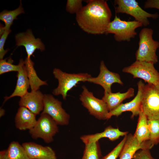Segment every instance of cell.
<instances>
[{"label": "cell", "instance_id": "1", "mask_svg": "<svg viewBox=\"0 0 159 159\" xmlns=\"http://www.w3.org/2000/svg\"><path fill=\"white\" fill-rule=\"evenodd\" d=\"M111 16L106 1L90 0L76 14V19L79 27L86 32L102 34H105Z\"/></svg>", "mask_w": 159, "mask_h": 159}, {"label": "cell", "instance_id": "2", "mask_svg": "<svg viewBox=\"0 0 159 159\" xmlns=\"http://www.w3.org/2000/svg\"><path fill=\"white\" fill-rule=\"evenodd\" d=\"M153 33L152 29L148 28H144L140 31L138 48L135 54L136 60L154 64L158 62L156 51L159 47V42L153 39Z\"/></svg>", "mask_w": 159, "mask_h": 159}, {"label": "cell", "instance_id": "3", "mask_svg": "<svg viewBox=\"0 0 159 159\" xmlns=\"http://www.w3.org/2000/svg\"><path fill=\"white\" fill-rule=\"evenodd\" d=\"M53 73L55 78L58 80V84L52 93L56 96L61 95L64 100H66L68 92L80 82H87L92 77L87 73H68L57 68L53 70Z\"/></svg>", "mask_w": 159, "mask_h": 159}, {"label": "cell", "instance_id": "4", "mask_svg": "<svg viewBox=\"0 0 159 159\" xmlns=\"http://www.w3.org/2000/svg\"><path fill=\"white\" fill-rule=\"evenodd\" d=\"M143 26L141 23L135 20H122L116 15L109 24L105 34H114L115 39L118 42H130L137 35L136 29Z\"/></svg>", "mask_w": 159, "mask_h": 159}, {"label": "cell", "instance_id": "5", "mask_svg": "<svg viewBox=\"0 0 159 159\" xmlns=\"http://www.w3.org/2000/svg\"><path fill=\"white\" fill-rule=\"evenodd\" d=\"M141 107L148 120L159 119V84H145Z\"/></svg>", "mask_w": 159, "mask_h": 159}, {"label": "cell", "instance_id": "6", "mask_svg": "<svg viewBox=\"0 0 159 159\" xmlns=\"http://www.w3.org/2000/svg\"><path fill=\"white\" fill-rule=\"evenodd\" d=\"M114 4L116 13H124L133 17L135 20L146 26L149 25V18L156 19L159 15L157 13L151 14L143 9L135 0H115Z\"/></svg>", "mask_w": 159, "mask_h": 159}, {"label": "cell", "instance_id": "7", "mask_svg": "<svg viewBox=\"0 0 159 159\" xmlns=\"http://www.w3.org/2000/svg\"><path fill=\"white\" fill-rule=\"evenodd\" d=\"M57 125L49 115L41 113L35 125L29 132L33 139L40 138L49 143L53 141L54 136L59 132Z\"/></svg>", "mask_w": 159, "mask_h": 159}, {"label": "cell", "instance_id": "8", "mask_svg": "<svg viewBox=\"0 0 159 159\" xmlns=\"http://www.w3.org/2000/svg\"><path fill=\"white\" fill-rule=\"evenodd\" d=\"M154 64L136 60L130 66L124 67L123 72L132 74L134 78H139L148 84H159V72Z\"/></svg>", "mask_w": 159, "mask_h": 159}, {"label": "cell", "instance_id": "9", "mask_svg": "<svg viewBox=\"0 0 159 159\" xmlns=\"http://www.w3.org/2000/svg\"><path fill=\"white\" fill-rule=\"evenodd\" d=\"M82 88L80 100L90 114L99 120L108 119L109 111L105 102L102 99L96 97L85 86H82Z\"/></svg>", "mask_w": 159, "mask_h": 159}, {"label": "cell", "instance_id": "10", "mask_svg": "<svg viewBox=\"0 0 159 159\" xmlns=\"http://www.w3.org/2000/svg\"><path fill=\"white\" fill-rule=\"evenodd\" d=\"M42 113L49 115L58 125H66L69 124L70 115L62 107V102L52 95L44 94Z\"/></svg>", "mask_w": 159, "mask_h": 159}, {"label": "cell", "instance_id": "11", "mask_svg": "<svg viewBox=\"0 0 159 159\" xmlns=\"http://www.w3.org/2000/svg\"><path fill=\"white\" fill-rule=\"evenodd\" d=\"M100 70L99 74L97 77H92L88 79L87 82L100 85L104 89V92L108 93L112 92L111 87L113 83L123 85L119 74L109 70L103 60L100 62Z\"/></svg>", "mask_w": 159, "mask_h": 159}, {"label": "cell", "instance_id": "12", "mask_svg": "<svg viewBox=\"0 0 159 159\" xmlns=\"http://www.w3.org/2000/svg\"><path fill=\"white\" fill-rule=\"evenodd\" d=\"M144 85L141 80L139 81L137 83L138 92L134 98L128 102L121 103L116 108L109 112L108 119L112 116L118 117L123 112L126 111H130L132 112L131 118L138 115L141 108L142 92Z\"/></svg>", "mask_w": 159, "mask_h": 159}, {"label": "cell", "instance_id": "13", "mask_svg": "<svg viewBox=\"0 0 159 159\" xmlns=\"http://www.w3.org/2000/svg\"><path fill=\"white\" fill-rule=\"evenodd\" d=\"M16 46H23L27 54V57L29 59L36 49L41 51L45 50L44 44L39 38H35L31 29H28L25 32L19 33L15 36Z\"/></svg>", "mask_w": 159, "mask_h": 159}, {"label": "cell", "instance_id": "14", "mask_svg": "<svg viewBox=\"0 0 159 159\" xmlns=\"http://www.w3.org/2000/svg\"><path fill=\"white\" fill-rule=\"evenodd\" d=\"M44 95L39 90L28 92L21 97L19 105L26 108L36 115H38L43 109Z\"/></svg>", "mask_w": 159, "mask_h": 159}, {"label": "cell", "instance_id": "15", "mask_svg": "<svg viewBox=\"0 0 159 159\" xmlns=\"http://www.w3.org/2000/svg\"><path fill=\"white\" fill-rule=\"evenodd\" d=\"M22 145L29 159H57L55 151L50 146L32 142L24 143Z\"/></svg>", "mask_w": 159, "mask_h": 159}, {"label": "cell", "instance_id": "16", "mask_svg": "<svg viewBox=\"0 0 159 159\" xmlns=\"http://www.w3.org/2000/svg\"><path fill=\"white\" fill-rule=\"evenodd\" d=\"M153 147L149 140L140 143L134 135L127 134L119 159H132L138 150L140 149L150 150Z\"/></svg>", "mask_w": 159, "mask_h": 159}, {"label": "cell", "instance_id": "17", "mask_svg": "<svg viewBox=\"0 0 159 159\" xmlns=\"http://www.w3.org/2000/svg\"><path fill=\"white\" fill-rule=\"evenodd\" d=\"M128 133V132L121 131L118 128H114L110 125L101 132L83 135L80 137V139L85 145L99 141L100 139L104 138H108L110 140L113 141L118 139L120 137L127 135Z\"/></svg>", "mask_w": 159, "mask_h": 159}, {"label": "cell", "instance_id": "18", "mask_svg": "<svg viewBox=\"0 0 159 159\" xmlns=\"http://www.w3.org/2000/svg\"><path fill=\"white\" fill-rule=\"evenodd\" d=\"M36 115L26 108L20 107L15 117L16 127L21 130H30L37 122Z\"/></svg>", "mask_w": 159, "mask_h": 159}, {"label": "cell", "instance_id": "19", "mask_svg": "<svg viewBox=\"0 0 159 159\" xmlns=\"http://www.w3.org/2000/svg\"><path fill=\"white\" fill-rule=\"evenodd\" d=\"M20 61L21 62V66L19 70L17 72V79L15 89L11 95L4 97L3 104L12 97L16 96L21 97H23L28 92V90L30 87L24 65V61L21 59Z\"/></svg>", "mask_w": 159, "mask_h": 159}, {"label": "cell", "instance_id": "20", "mask_svg": "<svg viewBox=\"0 0 159 159\" xmlns=\"http://www.w3.org/2000/svg\"><path fill=\"white\" fill-rule=\"evenodd\" d=\"M134 92V89L132 87L130 88L127 91L124 93L104 92L102 99L106 103L108 110L110 112L118 107L124 100L133 97Z\"/></svg>", "mask_w": 159, "mask_h": 159}, {"label": "cell", "instance_id": "21", "mask_svg": "<svg viewBox=\"0 0 159 159\" xmlns=\"http://www.w3.org/2000/svg\"><path fill=\"white\" fill-rule=\"evenodd\" d=\"M24 62V65L31 88V91L39 90L40 86L47 85L46 81H43L38 77L34 68V63L31 58L26 57Z\"/></svg>", "mask_w": 159, "mask_h": 159}, {"label": "cell", "instance_id": "22", "mask_svg": "<svg viewBox=\"0 0 159 159\" xmlns=\"http://www.w3.org/2000/svg\"><path fill=\"white\" fill-rule=\"evenodd\" d=\"M138 115L137 125L134 135L138 142L141 143L149 140L150 132L148 119L143 111L142 107Z\"/></svg>", "mask_w": 159, "mask_h": 159}, {"label": "cell", "instance_id": "23", "mask_svg": "<svg viewBox=\"0 0 159 159\" xmlns=\"http://www.w3.org/2000/svg\"><path fill=\"white\" fill-rule=\"evenodd\" d=\"M19 7L16 9L11 11L4 10L1 12L0 19L5 23V29H10L14 21L17 19V16L19 14L24 13L21 1Z\"/></svg>", "mask_w": 159, "mask_h": 159}, {"label": "cell", "instance_id": "24", "mask_svg": "<svg viewBox=\"0 0 159 159\" xmlns=\"http://www.w3.org/2000/svg\"><path fill=\"white\" fill-rule=\"evenodd\" d=\"M7 149L9 159H29L24 147L17 141L11 142Z\"/></svg>", "mask_w": 159, "mask_h": 159}, {"label": "cell", "instance_id": "25", "mask_svg": "<svg viewBox=\"0 0 159 159\" xmlns=\"http://www.w3.org/2000/svg\"><path fill=\"white\" fill-rule=\"evenodd\" d=\"M85 145L82 159H101V152L99 141Z\"/></svg>", "mask_w": 159, "mask_h": 159}, {"label": "cell", "instance_id": "26", "mask_svg": "<svg viewBox=\"0 0 159 159\" xmlns=\"http://www.w3.org/2000/svg\"><path fill=\"white\" fill-rule=\"evenodd\" d=\"M150 132L149 141L153 147L159 143V119L148 120Z\"/></svg>", "mask_w": 159, "mask_h": 159}, {"label": "cell", "instance_id": "27", "mask_svg": "<svg viewBox=\"0 0 159 159\" xmlns=\"http://www.w3.org/2000/svg\"><path fill=\"white\" fill-rule=\"evenodd\" d=\"M13 60L11 57L6 58L0 60V74L12 71L18 72L20 70L21 62L19 61L18 65L13 64Z\"/></svg>", "mask_w": 159, "mask_h": 159}, {"label": "cell", "instance_id": "28", "mask_svg": "<svg viewBox=\"0 0 159 159\" xmlns=\"http://www.w3.org/2000/svg\"><path fill=\"white\" fill-rule=\"evenodd\" d=\"M81 0H68L67 1L66 10L70 14H77L83 6Z\"/></svg>", "mask_w": 159, "mask_h": 159}, {"label": "cell", "instance_id": "29", "mask_svg": "<svg viewBox=\"0 0 159 159\" xmlns=\"http://www.w3.org/2000/svg\"><path fill=\"white\" fill-rule=\"evenodd\" d=\"M127 136L108 154L101 159H116L119 156L126 140Z\"/></svg>", "mask_w": 159, "mask_h": 159}, {"label": "cell", "instance_id": "30", "mask_svg": "<svg viewBox=\"0 0 159 159\" xmlns=\"http://www.w3.org/2000/svg\"><path fill=\"white\" fill-rule=\"evenodd\" d=\"M11 32L10 29H5L4 33L1 36L0 39V59H2L5 54L8 51V50H4V47L6 40L10 33Z\"/></svg>", "mask_w": 159, "mask_h": 159}, {"label": "cell", "instance_id": "31", "mask_svg": "<svg viewBox=\"0 0 159 159\" xmlns=\"http://www.w3.org/2000/svg\"><path fill=\"white\" fill-rule=\"evenodd\" d=\"M149 149H140L134 155L133 159H155L152 157Z\"/></svg>", "mask_w": 159, "mask_h": 159}, {"label": "cell", "instance_id": "32", "mask_svg": "<svg viewBox=\"0 0 159 159\" xmlns=\"http://www.w3.org/2000/svg\"><path fill=\"white\" fill-rule=\"evenodd\" d=\"M145 8H155L159 10V0H148L145 3Z\"/></svg>", "mask_w": 159, "mask_h": 159}, {"label": "cell", "instance_id": "33", "mask_svg": "<svg viewBox=\"0 0 159 159\" xmlns=\"http://www.w3.org/2000/svg\"><path fill=\"white\" fill-rule=\"evenodd\" d=\"M0 159H9L7 149L0 151Z\"/></svg>", "mask_w": 159, "mask_h": 159}, {"label": "cell", "instance_id": "34", "mask_svg": "<svg viewBox=\"0 0 159 159\" xmlns=\"http://www.w3.org/2000/svg\"><path fill=\"white\" fill-rule=\"evenodd\" d=\"M5 114V110H4L2 108H0V117H1L3 116Z\"/></svg>", "mask_w": 159, "mask_h": 159}]
</instances>
